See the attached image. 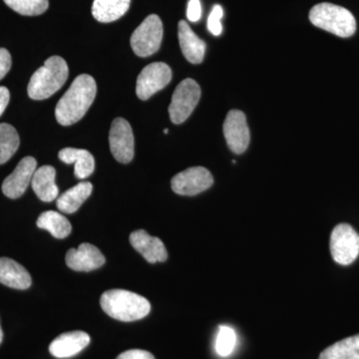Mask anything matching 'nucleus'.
Wrapping results in <instances>:
<instances>
[{
  "label": "nucleus",
  "instance_id": "nucleus-24",
  "mask_svg": "<svg viewBox=\"0 0 359 359\" xmlns=\"http://www.w3.org/2000/svg\"><path fill=\"white\" fill-rule=\"evenodd\" d=\"M20 144V136L15 128L6 123L0 124V165L15 154Z\"/></svg>",
  "mask_w": 359,
  "mask_h": 359
},
{
  "label": "nucleus",
  "instance_id": "nucleus-7",
  "mask_svg": "<svg viewBox=\"0 0 359 359\" xmlns=\"http://www.w3.org/2000/svg\"><path fill=\"white\" fill-rule=\"evenodd\" d=\"M330 252L337 264L348 266L359 255V235L348 224H339L330 236Z\"/></svg>",
  "mask_w": 359,
  "mask_h": 359
},
{
  "label": "nucleus",
  "instance_id": "nucleus-18",
  "mask_svg": "<svg viewBox=\"0 0 359 359\" xmlns=\"http://www.w3.org/2000/svg\"><path fill=\"white\" fill-rule=\"evenodd\" d=\"M59 159L65 164H75L74 174L78 179H86L95 170V159L84 149L65 148L59 152Z\"/></svg>",
  "mask_w": 359,
  "mask_h": 359
},
{
  "label": "nucleus",
  "instance_id": "nucleus-20",
  "mask_svg": "<svg viewBox=\"0 0 359 359\" xmlns=\"http://www.w3.org/2000/svg\"><path fill=\"white\" fill-rule=\"evenodd\" d=\"M93 186L90 182H81L58 198L56 205L59 211L65 214H73L79 210L82 204L91 195Z\"/></svg>",
  "mask_w": 359,
  "mask_h": 359
},
{
  "label": "nucleus",
  "instance_id": "nucleus-30",
  "mask_svg": "<svg viewBox=\"0 0 359 359\" xmlns=\"http://www.w3.org/2000/svg\"><path fill=\"white\" fill-rule=\"evenodd\" d=\"M117 359H155L154 355L149 351L141 349H131L120 354Z\"/></svg>",
  "mask_w": 359,
  "mask_h": 359
},
{
  "label": "nucleus",
  "instance_id": "nucleus-1",
  "mask_svg": "<svg viewBox=\"0 0 359 359\" xmlns=\"http://www.w3.org/2000/svg\"><path fill=\"white\" fill-rule=\"evenodd\" d=\"M95 80L88 74L75 78L69 89L59 100L55 108V117L59 124L70 126L81 120L96 97Z\"/></svg>",
  "mask_w": 359,
  "mask_h": 359
},
{
  "label": "nucleus",
  "instance_id": "nucleus-10",
  "mask_svg": "<svg viewBox=\"0 0 359 359\" xmlns=\"http://www.w3.org/2000/svg\"><path fill=\"white\" fill-rule=\"evenodd\" d=\"M110 150L118 162L128 164L134 158V135L131 125L123 118H116L111 125Z\"/></svg>",
  "mask_w": 359,
  "mask_h": 359
},
{
  "label": "nucleus",
  "instance_id": "nucleus-27",
  "mask_svg": "<svg viewBox=\"0 0 359 359\" xmlns=\"http://www.w3.org/2000/svg\"><path fill=\"white\" fill-rule=\"evenodd\" d=\"M224 16V11L221 6H215L212 7L211 14L208 18V29L215 36H219L223 32V26H222L221 20Z\"/></svg>",
  "mask_w": 359,
  "mask_h": 359
},
{
  "label": "nucleus",
  "instance_id": "nucleus-22",
  "mask_svg": "<svg viewBox=\"0 0 359 359\" xmlns=\"http://www.w3.org/2000/svg\"><path fill=\"white\" fill-rule=\"evenodd\" d=\"M36 224L39 229L48 231L56 238H67L72 231V226L67 218L55 211L42 212Z\"/></svg>",
  "mask_w": 359,
  "mask_h": 359
},
{
  "label": "nucleus",
  "instance_id": "nucleus-16",
  "mask_svg": "<svg viewBox=\"0 0 359 359\" xmlns=\"http://www.w3.org/2000/svg\"><path fill=\"white\" fill-rule=\"evenodd\" d=\"M178 36L181 50L187 60L193 65L202 63L204 60L207 45L191 29L186 21H180Z\"/></svg>",
  "mask_w": 359,
  "mask_h": 359
},
{
  "label": "nucleus",
  "instance_id": "nucleus-15",
  "mask_svg": "<svg viewBox=\"0 0 359 359\" xmlns=\"http://www.w3.org/2000/svg\"><path fill=\"white\" fill-rule=\"evenodd\" d=\"M90 344V337L86 332H66L56 337L49 346L52 355L57 358H68L76 355Z\"/></svg>",
  "mask_w": 359,
  "mask_h": 359
},
{
  "label": "nucleus",
  "instance_id": "nucleus-14",
  "mask_svg": "<svg viewBox=\"0 0 359 359\" xmlns=\"http://www.w3.org/2000/svg\"><path fill=\"white\" fill-rule=\"evenodd\" d=\"M130 244L150 264L167 261L168 252L159 238L152 237L144 230L135 231L130 235Z\"/></svg>",
  "mask_w": 359,
  "mask_h": 359
},
{
  "label": "nucleus",
  "instance_id": "nucleus-2",
  "mask_svg": "<svg viewBox=\"0 0 359 359\" xmlns=\"http://www.w3.org/2000/svg\"><path fill=\"white\" fill-rule=\"evenodd\" d=\"M100 304L111 318L126 323L142 320L151 311L147 299L125 290H107L101 297Z\"/></svg>",
  "mask_w": 359,
  "mask_h": 359
},
{
  "label": "nucleus",
  "instance_id": "nucleus-9",
  "mask_svg": "<svg viewBox=\"0 0 359 359\" xmlns=\"http://www.w3.org/2000/svg\"><path fill=\"white\" fill-rule=\"evenodd\" d=\"M214 184L211 172L204 167H192L175 175L171 181L175 193L182 196H195L211 188Z\"/></svg>",
  "mask_w": 359,
  "mask_h": 359
},
{
  "label": "nucleus",
  "instance_id": "nucleus-4",
  "mask_svg": "<svg viewBox=\"0 0 359 359\" xmlns=\"http://www.w3.org/2000/svg\"><path fill=\"white\" fill-rule=\"evenodd\" d=\"M309 20L316 27L344 39L353 36L356 30L355 18L351 11L327 2L314 6L309 11Z\"/></svg>",
  "mask_w": 359,
  "mask_h": 359
},
{
  "label": "nucleus",
  "instance_id": "nucleus-17",
  "mask_svg": "<svg viewBox=\"0 0 359 359\" xmlns=\"http://www.w3.org/2000/svg\"><path fill=\"white\" fill-rule=\"evenodd\" d=\"M0 283L15 290H27L32 276L25 266L8 257H0Z\"/></svg>",
  "mask_w": 359,
  "mask_h": 359
},
{
  "label": "nucleus",
  "instance_id": "nucleus-31",
  "mask_svg": "<svg viewBox=\"0 0 359 359\" xmlns=\"http://www.w3.org/2000/svg\"><path fill=\"white\" fill-rule=\"evenodd\" d=\"M9 99H11L9 90L6 87L0 86V116L4 114V111H6L9 103Z\"/></svg>",
  "mask_w": 359,
  "mask_h": 359
},
{
  "label": "nucleus",
  "instance_id": "nucleus-33",
  "mask_svg": "<svg viewBox=\"0 0 359 359\" xmlns=\"http://www.w3.org/2000/svg\"><path fill=\"white\" fill-rule=\"evenodd\" d=\"M168 132H169V130H168V129H165V130H164V133H165V134H167V133H168Z\"/></svg>",
  "mask_w": 359,
  "mask_h": 359
},
{
  "label": "nucleus",
  "instance_id": "nucleus-32",
  "mask_svg": "<svg viewBox=\"0 0 359 359\" xmlns=\"http://www.w3.org/2000/svg\"><path fill=\"white\" fill-rule=\"evenodd\" d=\"M2 339H4V332H2L1 327H0V344H1Z\"/></svg>",
  "mask_w": 359,
  "mask_h": 359
},
{
  "label": "nucleus",
  "instance_id": "nucleus-8",
  "mask_svg": "<svg viewBox=\"0 0 359 359\" xmlns=\"http://www.w3.org/2000/svg\"><path fill=\"white\" fill-rule=\"evenodd\" d=\"M172 79V70L164 62L146 66L137 79L136 93L141 100H148L160 90L164 89Z\"/></svg>",
  "mask_w": 359,
  "mask_h": 359
},
{
  "label": "nucleus",
  "instance_id": "nucleus-19",
  "mask_svg": "<svg viewBox=\"0 0 359 359\" xmlns=\"http://www.w3.org/2000/svg\"><path fill=\"white\" fill-rule=\"evenodd\" d=\"M56 171L52 166H42L36 169L32 181L33 191L43 202L57 199L58 187L55 184Z\"/></svg>",
  "mask_w": 359,
  "mask_h": 359
},
{
  "label": "nucleus",
  "instance_id": "nucleus-6",
  "mask_svg": "<svg viewBox=\"0 0 359 359\" xmlns=\"http://www.w3.org/2000/svg\"><path fill=\"white\" fill-rule=\"evenodd\" d=\"M201 98L199 84L191 78L184 80L177 86L172 97V102L169 106V115L174 124L185 122Z\"/></svg>",
  "mask_w": 359,
  "mask_h": 359
},
{
  "label": "nucleus",
  "instance_id": "nucleus-28",
  "mask_svg": "<svg viewBox=\"0 0 359 359\" xmlns=\"http://www.w3.org/2000/svg\"><path fill=\"white\" fill-rule=\"evenodd\" d=\"M187 18L191 22H197L202 18V6L200 0H189Z\"/></svg>",
  "mask_w": 359,
  "mask_h": 359
},
{
  "label": "nucleus",
  "instance_id": "nucleus-3",
  "mask_svg": "<svg viewBox=\"0 0 359 359\" xmlns=\"http://www.w3.org/2000/svg\"><path fill=\"white\" fill-rule=\"evenodd\" d=\"M69 75L67 63L60 56H52L35 71L28 84V95L33 100H44L65 84Z\"/></svg>",
  "mask_w": 359,
  "mask_h": 359
},
{
  "label": "nucleus",
  "instance_id": "nucleus-11",
  "mask_svg": "<svg viewBox=\"0 0 359 359\" xmlns=\"http://www.w3.org/2000/svg\"><path fill=\"white\" fill-rule=\"evenodd\" d=\"M223 130L231 152L243 154L249 147L250 140V129L244 113L240 110H231L224 120Z\"/></svg>",
  "mask_w": 359,
  "mask_h": 359
},
{
  "label": "nucleus",
  "instance_id": "nucleus-12",
  "mask_svg": "<svg viewBox=\"0 0 359 359\" xmlns=\"http://www.w3.org/2000/svg\"><path fill=\"white\" fill-rule=\"evenodd\" d=\"M37 169L36 160L25 157L18 163L15 170L9 175L2 184V192L9 199H18L25 193L32 183L33 175Z\"/></svg>",
  "mask_w": 359,
  "mask_h": 359
},
{
  "label": "nucleus",
  "instance_id": "nucleus-21",
  "mask_svg": "<svg viewBox=\"0 0 359 359\" xmlns=\"http://www.w3.org/2000/svg\"><path fill=\"white\" fill-rule=\"evenodd\" d=\"M130 4L131 0H94L92 14L99 22H113L128 11Z\"/></svg>",
  "mask_w": 359,
  "mask_h": 359
},
{
  "label": "nucleus",
  "instance_id": "nucleus-5",
  "mask_svg": "<svg viewBox=\"0 0 359 359\" xmlns=\"http://www.w3.org/2000/svg\"><path fill=\"white\" fill-rule=\"evenodd\" d=\"M162 39V20L156 14H151L135 29L130 42L136 55L148 57L159 50Z\"/></svg>",
  "mask_w": 359,
  "mask_h": 359
},
{
  "label": "nucleus",
  "instance_id": "nucleus-25",
  "mask_svg": "<svg viewBox=\"0 0 359 359\" xmlns=\"http://www.w3.org/2000/svg\"><path fill=\"white\" fill-rule=\"evenodd\" d=\"M6 6L25 16H36L48 8V0H4Z\"/></svg>",
  "mask_w": 359,
  "mask_h": 359
},
{
  "label": "nucleus",
  "instance_id": "nucleus-13",
  "mask_svg": "<svg viewBox=\"0 0 359 359\" xmlns=\"http://www.w3.org/2000/svg\"><path fill=\"white\" fill-rule=\"evenodd\" d=\"M65 261L73 271H91L105 264V257L95 245L83 243L78 249L68 250Z\"/></svg>",
  "mask_w": 359,
  "mask_h": 359
},
{
  "label": "nucleus",
  "instance_id": "nucleus-26",
  "mask_svg": "<svg viewBox=\"0 0 359 359\" xmlns=\"http://www.w3.org/2000/svg\"><path fill=\"white\" fill-rule=\"evenodd\" d=\"M236 344H237V334L235 330L228 325H219L216 342H215L216 353L222 358H226L233 353Z\"/></svg>",
  "mask_w": 359,
  "mask_h": 359
},
{
  "label": "nucleus",
  "instance_id": "nucleus-29",
  "mask_svg": "<svg viewBox=\"0 0 359 359\" xmlns=\"http://www.w3.org/2000/svg\"><path fill=\"white\" fill-rule=\"evenodd\" d=\"M11 55L6 48H0V80L6 77L11 68Z\"/></svg>",
  "mask_w": 359,
  "mask_h": 359
},
{
  "label": "nucleus",
  "instance_id": "nucleus-23",
  "mask_svg": "<svg viewBox=\"0 0 359 359\" xmlns=\"http://www.w3.org/2000/svg\"><path fill=\"white\" fill-rule=\"evenodd\" d=\"M320 359H359V334L327 347L321 353Z\"/></svg>",
  "mask_w": 359,
  "mask_h": 359
}]
</instances>
